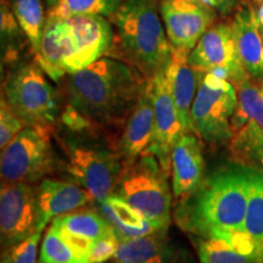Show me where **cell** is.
Masks as SVG:
<instances>
[{
  "label": "cell",
  "mask_w": 263,
  "mask_h": 263,
  "mask_svg": "<svg viewBox=\"0 0 263 263\" xmlns=\"http://www.w3.org/2000/svg\"><path fill=\"white\" fill-rule=\"evenodd\" d=\"M146 82L128 62L101 58L70 74L68 106L93 126H121L126 123Z\"/></svg>",
  "instance_id": "obj_1"
},
{
  "label": "cell",
  "mask_w": 263,
  "mask_h": 263,
  "mask_svg": "<svg viewBox=\"0 0 263 263\" xmlns=\"http://www.w3.org/2000/svg\"><path fill=\"white\" fill-rule=\"evenodd\" d=\"M250 171L235 166L217 171L190 195L180 199L174 219L195 238L244 232L250 190Z\"/></svg>",
  "instance_id": "obj_2"
},
{
  "label": "cell",
  "mask_w": 263,
  "mask_h": 263,
  "mask_svg": "<svg viewBox=\"0 0 263 263\" xmlns=\"http://www.w3.org/2000/svg\"><path fill=\"white\" fill-rule=\"evenodd\" d=\"M97 126L67 128L61 126L57 136L64 153L61 167L70 178L91 194L94 201H103L114 193L124 160L117 145L107 143L97 133Z\"/></svg>",
  "instance_id": "obj_3"
},
{
  "label": "cell",
  "mask_w": 263,
  "mask_h": 263,
  "mask_svg": "<svg viewBox=\"0 0 263 263\" xmlns=\"http://www.w3.org/2000/svg\"><path fill=\"white\" fill-rule=\"evenodd\" d=\"M114 22L128 64L146 80L167 70L172 45L162 25L159 0H126L115 12Z\"/></svg>",
  "instance_id": "obj_4"
},
{
  "label": "cell",
  "mask_w": 263,
  "mask_h": 263,
  "mask_svg": "<svg viewBox=\"0 0 263 263\" xmlns=\"http://www.w3.org/2000/svg\"><path fill=\"white\" fill-rule=\"evenodd\" d=\"M170 176L155 155L143 154L124 161L112 194L160 228H168L172 205Z\"/></svg>",
  "instance_id": "obj_5"
},
{
  "label": "cell",
  "mask_w": 263,
  "mask_h": 263,
  "mask_svg": "<svg viewBox=\"0 0 263 263\" xmlns=\"http://www.w3.org/2000/svg\"><path fill=\"white\" fill-rule=\"evenodd\" d=\"M51 127L25 126L2 150L0 173L3 182L38 183L61 167L52 145Z\"/></svg>",
  "instance_id": "obj_6"
},
{
  "label": "cell",
  "mask_w": 263,
  "mask_h": 263,
  "mask_svg": "<svg viewBox=\"0 0 263 263\" xmlns=\"http://www.w3.org/2000/svg\"><path fill=\"white\" fill-rule=\"evenodd\" d=\"M47 76L37 62H27L6 78L4 100L25 126L51 127L58 121L57 93Z\"/></svg>",
  "instance_id": "obj_7"
},
{
  "label": "cell",
  "mask_w": 263,
  "mask_h": 263,
  "mask_svg": "<svg viewBox=\"0 0 263 263\" xmlns=\"http://www.w3.org/2000/svg\"><path fill=\"white\" fill-rule=\"evenodd\" d=\"M236 105L235 85L205 72L190 111V129L207 143L215 145L229 143L233 138L232 117Z\"/></svg>",
  "instance_id": "obj_8"
},
{
  "label": "cell",
  "mask_w": 263,
  "mask_h": 263,
  "mask_svg": "<svg viewBox=\"0 0 263 263\" xmlns=\"http://www.w3.org/2000/svg\"><path fill=\"white\" fill-rule=\"evenodd\" d=\"M235 88L238 105L232 117L230 151L240 162L259 163L263 156V83L250 77Z\"/></svg>",
  "instance_id": "obj_9"
},
{
  "label": "cell",
  "mask_w": 263,
  "mask_h": 263,
  "mask_svg": "<svg viewBox=\"0 0 263 263\" xmlns=\"http://www.w3.org/2000/svg\"><path fill=\"white\" fill-rule=\"evenodd\" d=\"M189 64L239 85L250 78L240 60L233 24H217L207 29L190 51Z\"/></svg>",
  "instance_id": "obj_10"
},
{
  "label": "cell",
  "mask_w": 263,
  "mask_h": 263,
  "mask_svg": "<svg viewBox=\"0 0 263 263\" xmlns=\"http://www.w3.org/2000/svg\"><path fill=\"white\" fill-rule=\"evenodd\" d=\"M38 185L3 182L0 189V241L6 250L38 230Z\"/></svg>",
  "instance_id": "obj_11"
},
{
  "label": "cell",
  "mask_w": 263,
  "mask_h": 263,
  "mask_svg": "<svg viewBox=\"0 0 263 263\" xmlns=\"http://www.w3.org/2000/svg\"><path fill=\"white\" fill-rule=\"evenodd\" d=\"M64 22L68 37L66 73H74L104 58L112 44L114 31L105 16H73Z\"/></svg>",
  "instance_id": "obj_12"
},
{
  "label": "cell",
  "mask_w": 263,
  "mask_h": 263,
  "mask_svg": "<svg viewBox=\"0 0 263 263\" xmlns=\"http://www.w3.org/2000/svg\"><path fill=\"white\" fill-rule=\"evenodd\" d=\"M160 14L172 48L192 51L213 26L215 9L201 0H159Z\"/></svg>",
  "instance_id": "obj_13"
},
{
  "label": "cell",
  "mask_w": 263,
  "mask_h": 263,
  "mask_svg": "<svg viewBox=\"0 0 263 263\" xmlns=\"http://www.w3.org/2000/svg\"><path fill=\"white\" fill-rule=\"evenodd\" d=\"M150 81L154 104V133L147 154L155 155L163 168L171 173V153L185 129L174 104L166 71Z\"/></svg>",
  "instance_id": "obj_14"
},
{
  "label": "cell",
  "mask_w": 263,
  "mask_h": 263,
  "mask_svg": "<svg viewBox=\"0 0 263 263\" xmlns=\"http://www.w3.org/2000/svg\"><path fill=\"white\" fill-rule=\"evenodd\" d=\"M206 164L201 143L193 132L178 138L171 153L172 193L178 199L190 195L205 180Z\"/></svg>",
  "instance_id": "obj_15"
},
{
  "label": "cell",
  "mask_w": 263,
  "mask_h": 263,
  "mask_svg": "<svg viewBox=\"0 0 263 263\" xmlns=\"http://www.w3.org/2000/svg\"><path fill=\"white\" fill-rule=\"evenodd\" d=\"M114 263H194L186 249L171 240L168 228L120 242Z\"/></svg>",
  "instance_id": "obj_16"
},
{
  "label": "cell",
  "mask_w": 263,
  "mask_h": 263,
  "mask_svg": "<svg viewBox=\"0 0 263 263\" xmlns=\"http://www.w3.org/2000/svg\"><path fill=\"white\" fill-rule=\"evenodd\" d=\"M94 200L91 194L71 180L45 178L38 184V229L65 213L83 209Z\"/></svg>",
  "instance_id": "obj_17"
},
{
  "label": "cell",
  "mask_w": 263,
  "mask_h": 263,
  "mask_svg": "<svg viewBox=\"0 0 263 263\" xmlns=\"http://www.w3.org/2000/svg\"><path fill=\"white\" fill-rule=\"evenodd\" d=\"M154 133V104L151 93V81L147 80L145 87L138 99L136 106L117 141V150L124 161L134 159L149 153Z\"/></svg>",
  "instance_id": "obj_18"
},
{
  "label": "cell",
  "mask_w": 263,
  "mask_h": 263,
  "mask_svg": "<svg viewBox=\"0 0 263 263\" xmlns=\"http://www.w3.org/2000/svg\"><path fill=\"white\" fill-rule=\"evenodd\" d=\"M190 51L172 48V58L166 70L171 93L178 110L180 121L185 132L190 129V111L199 85L205 72L196 70L189 64Z\"/></svg>",
  "instance_id": "obj_19"
},
{
  "label": "cell",
  "mask_w": 263,
  "mask_h": 263,
  "mask_svg": "<svg viewBox=\"0 0 263 263\" xmlns=\"http://www.w3.org/2000/svg\"><path fill=\"white\" fill-rule=\"evenodd\" d=\"M195 239L200 263H262L254 242L245 232Z\"/></svg>",
  "instance_id": "obj_20"
},
{
  "label": "cell",
  "mask_w": 263,
  "mask_h": 263,
  "mask_svg": "<svg viewBox=\"0 0 263 263\" xmlns=\"http://www.w3.org/2000/svg\"><path fill=\"white\" fill-rule=\"evenodd\" d=\"M232 24L242 66L252 80L263 83V39L257 15L252 9L241 8Z\"/></svg>",
  "instance_id": "obj_21"
},
{
  "label": "cell",
  "mask_w": 263,
  "mask_h": 263,
  "mask_svg": "<svg viewBox=\"0 0 263 263\" xmlns=\"http://www.w3.org/2000/svg\"><path fill=\"white\" fill-rule=\"evenodd\" d=\"M97 203L98 210L112 227L120 242L163 229L146 219L139 211L115 194H111L103 201Z\"/></svg>",
  "instance_id": "obj_22"
},
{
  "label": "cell",
  "mask_w": 263,
  "mask_h": 263,
  "mask_svg": "<svg viewBox=\"0 0 263 263\" xmlns=\"http://www.w3.org/2000/svg\"><path fill=\"white\" fill-rule=\"evenodd\" d=\"M34 55L35 62L49 78L58 82L64 77L68 58V37L64 20L47 17L41 45Z\"/></svg>",
  "instance_id": "obj_23"
},
{
  "label": "cell",
  "mask_w": 263,
  "mask_h": 263,
  "mask_svg": "<svg viewBox=\"0 0 263 263\" xmlns=\"http://www.w3.org/2000/svg\"><path fill=\"white\" fill-rule=\"evenodd\" d=\"M51 226L64 234L78 236L90 241H95L114 232L112 227L101 212L90 209H80L59 216L52 219Z\"/></svg>",
  "instance_id": "obj_24"
},
{
  "label": "cell",
  "mask_w": 263,
  "mask_h": 263,
  "mask_svg": "<svg viewBox=\"0 0 263 263\" xmlns=\"http://www.w3.org/2000/svg\"><path fill=\"white\" fill-rule=\"evenodd\" d=\"M244 232L252 240L263 263V172L250 171V190Z\"/></svg>",
  "instance_id": "obj_25"
},
{
  "label": "cell",
  "mask_w": 263,
  "mask_h": 263,
  "mask_svg": "<svg viewBox=\"0 0 263 263\" xmlns=\"http://www.w3.org/2000/svg\"><path fill=\"white\" fill-rule=\"evenodd\" d=\"M47 17L67 20L81 15L114 16L120 8V0H44Z\"/></svg>",
  "instance_id": "obj_26"
},
{
  "label": "cell",
  "mask_w": 263,
  "mask_h": 263,
  "mask_svg": "<svg viewBox=\"0 0 263 263\" xmlns=\"http://www.w3.org/2000/svg\"><path fill=\"white\" fill-rule=\"evenodd\" d=\"M11 11L35 54L47 22L43 0H11Z\"/></svg>",
  "instance_id": "obj_27"
},
{
  "label": "cell",
  "mask_w": 263,
  "mask_h": 263,
  "mask_svg": "<svg viewBox=\"0 0 263 263\" xmlns=\"http://www.w3.org/2000/svg\"><path fill=\"white\" fill-rule=\"evenodd\" d=\"M39 263H82L61 233L50 226L43 239Z\"/></svg>",
  "instance_id": "obj_28"
},
{
  "label": "cell",
  "mask_w": 263,
  "mask_h": 263,
  "mask_svg": "<svg viewBox=\"0 0 263 263\" xmlns=\"http://www.w3.org/2000/svg\"><path fill=\"white\" fill-rule=\"evenodd\" d=\"M42 229H38L28 239L11 248L3 250L2 263H39L38 245L42 238Z\"/></svg>",
  "instance_id": "obj_29"
},
{
  "label": "cell",
  "mask_w": 263,
  "mask_h": 263,
  "mask_svg": "<svg viewBox=\"0 0 263 263\" xmlns=\"http://www.w3.org/2000/svg\"><path fill=\"white\" fill-rule=\"evenodd\" d=\"M25 128V123L16 116L14 111L6 104L4 98L0 105V147L5 149L12 139Z\"/></svg>",
  "instance_id": "obj_30"
},
{
  "label": "cell",
  "mask_w": 263,
  "mask_h": 263,
  "mask_svg": "<svg viewBox=\"0 0 263 263\" xmlns=\"http://www.w3.org/2000/svg\"><path fill=\"white\" fill-rule=\"evenodd\" d=\"M118 246L120 241L115 232L95 240L88 254L87 263H106L110 259H114Z\"/></svg>",
  "instance_id": "obj_31"
},
{
  "label": "cell",
  "mask_w": 263,
  "mask_h": 263,
  "mask_svg": "<svg viewBox=\"0 0 263 263\" xmlns=\"http://www.w3.org/2000/svg\"><path fill=\"white\" fill-rule=\"evenodd\" d=\"M201 2L206 3L207 5L212 6L213 9L219 10V11H228L234 4L235 0H201Z\"/></svg>",
  "instance_id": "obj_32"
},
{
  "label": "cell",
  "mask_w": 263,
  "mask_h": 263,
  "mask_svg": "<svg viewBox=\"0 0 263 263\" xmlns=\"http://www.w3.org/2000/svg\"><path fill=\"white\" fill-rule=\"evenodd\" d=\"M256 15H257V20H258L259 24L263 25V3L261 5H259V8L257 10V12H256Z\"/></svg>",
  "instance_id": "obj_33"
},
{
  "label": "cell",
  "mask_w": 263,
  "mask_h": 263,
  "mask_svg": "<svg viewBox=\"0 0 263 263\" xmlns=\"http://www.w3.org/2000/svg\"><path fill=\"white\" fill-rule=\"evenodd\" d=\"M258 27H259V32H261V35H262V39H263V25H261L258 22Z\"/></svg>",
  "instance_id": "obj_34"
},
{
  "label": "cell",
  "mask_w": 263,
  "mask_h": 263,
  "mask_svg": "<svg viewBox=\"0 0 263 263\" xmlns=\"http://www.w3.org/2000/svg\"><path fill=\"white\" fill-rule=\"evenodd\" d=\"M259 164H261V166H263V156H262V160H261V162H259Z\"/></svg>",
  "instance_id": "obj_35"
}]
</instances>
